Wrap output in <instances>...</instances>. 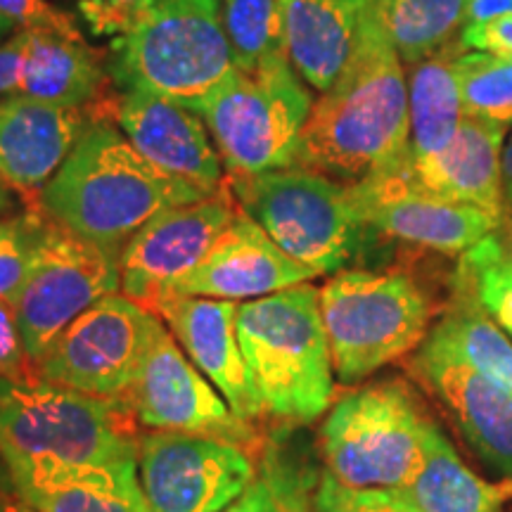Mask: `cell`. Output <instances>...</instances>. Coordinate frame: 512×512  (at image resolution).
Returning <instances> with one entry per match:
<instances>
[{
    "label": "cell",
    "instance_id": "26",
    "mask_svg": "<svg viewBox=\"0 0 512 512\" xmlns=\"http://www.w3.org/2000/svg\"><path fill=\"white\" fill-rule=\"evenodd\" d=\"M15 494L38 512H150L138 460L15 484Z\"/></svg>",
    "mask_w": 512,
    "mask_h": 512
},
{
    "label": "cell",
    "instance_id": "23",
    "mask_svg": "<svg viewBox=\"0 0 512 512\" xmlns=\"http://www.w3.org/2000/svg\"><path fill=\"white\" fill-rule=\"evenodd\" d=\"M24 60L15 95L64 110H86L102 91L107 67L83 36L22 29Z\"/></svg>",
    "mask_w": 512,
    "mask_h": 512
},
{
    "label": "cell",
    "instance_id": "43",
    "mask_svg": "<svg viewBox=\"0 0 512 512\" xmlns=\"http://www.w3.org/2000/svg\"><path fill=\"white\" fill-rule=\"evenodd\" d=\"M17 31H19V29L15 27V24L10 22V19H5L3 15H0V43H5V41H8V38L15 36Z\"/></svg>",
    "mask_w": 512,
    "mask_h": 512
},
{
    "label": "cell",
    "instance_id": "18",
    "mask_svg": "<svg viewBox=\"0 0 512 512\" xmlns=\"http://www.w3.org/2000/svg\"><path fill=\"white\" fill-rule=\"evenodd\" d=\"M316 278V273L297 264L275 245L252 216L238 209L202 264L176 287L174 294L245 304Z\"/></svg>",
    "mask_w": 512,
    "mask_h": 512
},
{
    "label": "cell",
    "instance_id": "24",
    "mask_svg": "<svg viewBox=\"0 0 512 512\" xmlns=\"http://www.w3.org/2000/svg\"><path fill=\"white\" fill-rule=\"evenodd\" d=\"M401 494L420 512H501L503 489L484 482L458 456L430 420L422 434V458Z\"/></svg>",
    "mask_w": 512,
    "mask_h": 512
},
{
    "label": "cell",
    "instance_id": "34",
    "mask_svg": "<svg viewBox=\"0 0 512 512\" xmlns=\"http://www.w3.org/2000/svg\"><path fill=\"white\" fill-rule=\"evenodd\" d=\"M313 512H420L396 489H351L325 472L313 489Z\"/></svg>",
    "mask_w": 512,
    "mask_h": 512
},
{
    "label": "cell",
    "instance_id": "38",
    "mask_svg": "<svg viewBox=\"0 0 512 512\" xmlns=\"http://www.w3.org/2000/svg\"><path fill=\"white\" fill-rule=\"evenodd\" d=\"M458 43L467 53L512 57V15L465 24Z\"/></svg>",
    "mask_w": 512,
    "mask_h": 512
},
{
    "label": "cell",
    "instance_id": "42",
    "mask_svg": "<svg viewBox=\"0 0 512 512\" xmlns=\"http://www.w3.org/2000/svg\"><path fill=\"white\" fill-rule=\"evenodd\" d=\"M0 512H38V510L31 508V505L27 501H22L19 496L0 494Z\"/></svg>",
    "mask_w": 512,
    "mask_h": 512
},
{
    "label": "cell",
    "instance_id": "36",
    "mask_svg": "<svg viewBox=\"0 0 512 512\" xmlns=\"http://www.w3.org/2000/svg\"><path fill=\"white\" fill-rule=\"evenodd\" d=\"M0 15L10 19L19 31L46 29L60 31V34L67 36H81L74 19L53 8L48 0H0Z\"/></svg>",
    "mask_w": 512,
    "mask_h": 512
},
{
    "label": "cell",
    "instance_id": "21",
    "mask_svg": "<svg viewBox=\"0 0 512 512\" xmlns=\"http://www.w3.org/2000/svg\"><path fill=\"white\" fill-rule=\"evenodd\" d=\"M88 124L86 110H64L24 95L0 98V183L10 190H41Z\"/></svg>",
    "mask_w": 512,
    "mask_h": 512
},
{
    "label": "cell",
    "instance_id": "2",
    "mask_svg": "<svg viewBox=\"0 0 512 512\" xmlns=\"http://www.w3.org/2000/svg\"><path fill=\"white\" fill-rule=\"evenodd\" d=\"M209 197L152 166L119 126L91 119L55 176L41 188L50 221L110 252L121 249L164 209Z\"/></svg>",
    "mask_w": 512,
    "mask_h": 512
},
{
    "label": "cell",
    "instance_id": "33",
    "mask_svg": "<svg viewBox=\"0 0 512 512\" xmlns=\"http://www.w3.org/2000/svg\"><path fill=\"white\" fill-rule=\"evenodd\" d=\"M43 219L36 214L0 211V299L15 304L29 273Z\"/></svg>",
    "mask_w": 512,
    "mask_h": 512
},
{
    "label": "cell",
    "instance_id": "32",
    "mask_svg": "<svg viewBox=\"0 0 512 512\" xmlns=\"http://www.w3.org/2000/svg\"><path fill=\"white\" fill-rule=\"evenodd\" d=\"M223 512H313V496L309 498L302 472L294 470L283 453L268 451L254 482Z\"/></svg>",
    "mask_w": 512,
    "mask_h": 512
},
{
    "label": "cell",
    "instance_id": "35",
    "mask_svg": "<svg viewBox=\"0 0 512 512\" xmlns=\"http://www.w3.org/2000/svg\"><path fill=\"white\" fill-rule=\"evenodd\" d=\"M152 0H81L79 12L95 36H124Z\"/></svg>",
    "mask_w": 512,
    "mask_h": 512
},
{
    "label": "cell",
    "instance_id": "27",
    "mask_svg": "<svg viewBox=\"0 0 512 512\" xmlns=\"http://www.w3.org/2000/svg\"><path fill=\"white\" fill-rule=\"evenodd\" d=\"M432 330L477 373L512 394V337L486 313L460 273L451 304Z\"/></svg>",
    "mask_w": 512,
    "mask_h": 512
},
{
    "label": "cell",
    "instance_id": "37",
    "mask_svg": "<svg viewBox=\"0 0 512 512\" xmlns=\"http://www.w3.org/2000/svg\"><path fill=\"white\" fill-rule=\"evenodd\" d=\"M34 373V363L24 347L17 311L12 302L0 299V377L3 380H24Z\"/></svg>",
    "mask_w": 512,
    "mask_h": 512
},
{
    "label": "cell",
    "instance_id": "14",
    "mask_svg": "<svg viewBox=\"0 0 512 512\" xmlns=\"http://www.w3.org/2000/svg\"><path fill=\"white\" fill-rule=\"evenodd\" d=\"M128 406L138 425L147 430L214 434L240 444L254 439L249 422L233 413L223 394L185 356L164 325L147 351L128 394Z\"/></svg>",
    "mask_w": 512,
    "mask_h": 512
},
{
    "label": "cell",
    "instance_id": "6",
    "mask_svg": "<svg viewBox=\"0 0 512 512\" xmlns=\"http://www.w3.org/2000/svg\"><path fill=\"white\" fill-rule=\"evenodd\" d=\"M238 207L287 256L318 275L347 271L375 238L356 207L351 185L309 169L230 178Z\"/></svg>",
    "mask_w": 512,
    "mask_h": 512
},
{
    "label": "cell",
    "instance_id": "44",
    "mask_svg": "<svg viewBox=\"0 0 512 512\" xmlns=\"http://www.w3.org/2000/svg\"><path fill=\"white\" fill-rule=\"evenodd\" d=\"M10 209H12L10 188L5 183H0V211H10Z\"/></svg>",
    "mask_w": 512,
    "mask_h": 512
},
{
    "label": "cell",
    "instance_id": "5",
    "mask_svg": "<svg viewBox=\"0 0 512 512\" xmlns=\"http://www.w3.org/2000/svg\"><path fill=\"white\" fill-rule=\"evenodd\" d=\"M223 0H152L114 38L110 74L121 91L150 93L200 112L238 72Z\"/></svg>",
    "mask_w": 512,
    "mask_h": 512
},
{
    "label": "cell",
    "instance_id": "30",
    "mask_svg": "<svg viewBox=\"0 0 512 512\" xmlns=\"http://www.w3.org/2000/svg\"><path fill=\"white\" fill-rule=\"evenodd\" d=\"M458 273L470 283L479 304L512 337V249L496 233L460 254Z\"/></svg>",
    "mask_w": 512,
    "mask_h": 512
},
{
    "label": "cell",
    "instance_id": "4",
    "mask_svg": "<svg viewBox=\"0 0 512 512\" xmlns=\"http://www.w3.org/2000/svg\"><path fill=\"white\" fill-rule=\"evenodd\" d=\"M235 328L261 415L313 422L330 411L335 366L318 287L302 283L240 304Z\"/></svg>",
    "mask_w": 512,
    "mask_h": 512
},
{
    "label": "cell",
    "instance_id": "17",
    "mask_svg": "<svg viewBox=\"0 0 512 512\" xmlns=\"http://www.w3.org/2000/svg\"><path fill=\"white\" fill-rule=\"evenodd\" d=\"M114 119L155 169L214 195L223 188V162L202 114L150 93L126 91Z\"/></svg>",
    "mask_w": 512,
    "mask_h": 512
},
{
    "label": "cell",
    "instance_id": "31",
    "mask_svg": "<svg viewBox=\"0 0 512 512\" xmlns=\"http://www.w3.org/2000/svg\"><path fill=\"white\" fill-rule=\"evenodd\" d=\"M460 81H463L465 114L512 126V57L482 53L458 55Z\"/></svg>",
    "mask_w": 512,
    "mask_h": 512
},
{
    "label": "cell",
    "instance_id": "29",
    "mask_svg": "<svg viewBox=\"0 0 512 512\" xmlns=\"http://www.w3.org/2000/svg\"><path fill=\"white\" fill-rule=\"evenodd\" d=\"M221 12L235 67L242 72L287 57L283 0H223Z\"/></svg>",
    "mask_w": 512,
    "mask_h": 512
},
{
    "label": "cell",
    "instance_id": "8",
    "mask_svg": "<svg viewBox=\"0 0 512 512\" xmlns=\"http://www.w3.org/2000/svg\"><path fill=\"white\" fill-rule=\"evenodd\" d=\"M313 98L290 57H275L252 72L233 74L202 107L223 169L230 178L292 169Z\"/></svg>",
    "mask_w": 512,
    "mask_h": 512
},
{
    "label": "cell",
    "instance_id": "25",
    "mask_svg": "<svg viewBox=\"0 0 512 512\" xmlns=\"http://www.w3.org/2000/svg\"><path fill=\"white\" fill-rule=\"evenodd\" d=\"M460 43L411 64L408 79V119H411V157L444 150L465 119L463 81H460Z\"/></svg>",
    "mask_w": 512,
    "mask_h": 512
},
{
    "label": "cell",
    "instance_id": "40",
    "mask_svg": "<svg viewBox=\"0 0 512 512\" xmlns=\"http://www.w3.org/2000/svg\"><path fill=\"white\" fill-rule=\"evenodd\" d=\"M512 15V0H465V24Z\"/></svg>",
    "mask_w": 512,
    "mask_h": 512
},
{
    "label": "cell",
    "instance_id": "3",
    "mask_svg": "<svg viewBox=\"0 0 512 512\" xmlns=\"http://www.w3.org/2000/svg\"><path fill=\"white\" fill-rule=\"evenodd\" d=\"M131 406L31 375L0 377V458L15 484L138 460Z\"/></svg>",
    "mask_w": 512,
    "mask_h": 512
},
{
    "label": "cell",
    "instance_id": "13",
    "mask_svg": "<svg viewBox=\"0 0 512 512\" xmlns=\"http://www.w3.org/2000/svg\"><path fill=\"white\" fill-rule=\"evenodd\" d=\"M235 214L238 207L230 188L200 202L164 209L121 249V292L152 311L202 264Z\"/></svg>",
    "mask_w": 512,
    "mask_h": 512
},
{
    "label": "cell",
    "instance_id": "41",
    "mask_svg": "<svg viewBox=\"0 0 512 512\" xmlns=\"http://www.w3.org/2000/svg\"><path fill=\"white\" fill-rule=\"evenodd\" d=\"M503 200L505 211L512 214V131L503 145Z\"/></svg>",
    "mask_w": 512,
    "mask_h": 512
},
{
    "label": "cell",
    "instance_id": "16",
    "mask_svg": "<svg viewBox=\"0 0 512 512\" xmlns=\"http://www.w3.org/2000/svg\"><path fill=\"white\" fill-rule=\"evenodd\" d=\"M413 373L437 396L467 446L512 482V394L477 373L437 332H427Z\"/></svg>",
    "mask_w": 512,
    "mask_h": 512
},
{
    "label": "cell",
    "instance_id": "12",
    "mask_svg": "<svg viewBox=\"0 0 512 512\" xmlns=\"http://www.w3.org/2000/svg\"><path fill=\"white\" fill-rule=\"evenodd\" d=\"M240 441L150 430L138 444V479L150 512H223L254 482Z\"/></svg>",
    "mask_w": 512,
    "mask_h": 512
},
{
    "label": "cell",
    "instance_id": "19",
    "mask_svg": "<svg viewBox=\"0 0 512 512\" xmlns=\"http://www.w3.org/2000/svg\"><path fill=\"white\" fill-rule=\"evenodd\" d=\"M238 306L223 299L169 294L152 311L169 325L185 356L219 389L233 413L249 422L259 418L261 406L235 328Z\"/></svg>",
    "mask_w": 512,
    "mask_h": 512
},
{
    "label": "cell",
    "instance_id": "28",
    "mask_svg": "<svg viewBox=\"0 0 512 512\" xmlns=\"http://www.w3.org/2000/svg\"><path fill=\"white\" fill-rule=\"evenodd\" d=\"M382 27L406 67L458 41L465 0H377Z\"/></svg>",
    "mask_w": 512,
    "mask_h": 512
},
{
    "label": "cell",
    "instance_id": "20",
    "mask_svg": "<svg viewBox=\"0 0 512 512\" xmlns=\"http://www.w3.org/2000/svg\"><path fill=\"white\" fill-rule=\"evenodd\" d=\"M508 126L465 114L463 124L444 150L411 157L408 174L420 188L448 202L486 211L505 221L503 145Z\"/></svg>",
    "mask_w": 512,
    "mask_h": 512
},
{
    "label": "cell",
    "instance_id": "1",
    "mask_svg": "<svg viewBox=\"0 0 512 512\" xmlns=\"http://www.w3.org/2000/svg\"><path fill=\"white\" fill-rule=\"evenodd\" d=\"M408 159L406 64L382 27L377 0H366L354 53L335 83L313 100L294 166L354 185Z\"/></svg>",
    "mask_w": 512,
    "mask_h": 512
},
{
    "label": "cell",
    "instance_id": "10",
    "mask_svg": "<svg viewBox=\"0 0 512 512\" xmlns=\"http://www.w3.org/2000/svg\"><path fill=\"white\" fill-rule=\"evenodd\" d=\"M162 325L155 311L124 292L107 294L60 332L34 373L74 392L128 403Z\"/></svg>",
    "mask_w": 512,
    "mask_h": 512
},
{
    "label": "cell",
    "instance_id": "11",
    "mask_svg": "<svg viewBox=\"0 0 512 512\" xmlns=\"http://www.w3.org/2000/svg\"><path fill=\"white\" fill-rule=\"evenodd\" d=\"M119 290L117 252L43 219L29 273L12 304L31 363L41 361L72 320Z\"/></svg>",
    "mask_w": 512,
    "mask_h": 512
},
{
    "label": "cell",
    "instance_id": "15",
    "mask_svg": "<svg viewBox=\"0 0 512 512\" xmlns=\"http://www.w3.org/2000/svg\"><path fill=\"white\" fill-rule=\"evenodd\" d=\"M408 162L351 185L358 211L377 235L453 256L465 254L503 226L486 211L448 202L420 188L408 174Z\"/></svg>",
    "mask_w": 512,
    "mask_h": 512
},
{
    "label": "cell",
    "instance_id": "39",
    "mask_svg": "<svg viewBox=\"0 0 512 512\" xmlns=\"http://www.w3.org/2000/svg\"><path fill=\"white\" fill-rule=\"evenodd\" d=\"M24 60V31L0 43V98L15 95Z\"/></svg>",
    "mask_w": 512,
    "mask_h": 512
},
{
    "label": "cell",
    "instance_id": "7",
    "mask_svg": "<svg viewBox=\"0 0 512 512\" xmlns=\"http://www.w3.org/2000/svg\"><path fill=\"white\" fill-rule=\"evenodd\" d=\"M320 313L339 382L366 380L411 354L432 330V302L411 275L347 268L320 287Z\"/></svg>",
    "mask_w": 512,
    "mask_h": 512
},
{
    "label": "cell",
    "instance_id": "9",
    "mask_svg": "<svg viewBox=\"0 0 512 512\" xmlns=\"http://www.w3.org/2000/svg\"><path fill=\"white\" fill-rule=\"evenodd\" d=\"M427 422L406 382H375L342 396L320 430L328 475L351 489L401 491L420 465Z\"/></svg>",
    "mask_w": 512,
    "mask_h": 512
},
{
    "label": "cell",
    "instance_id": "22",
    "mask_svg": "<svg viewBox=\"0 0 512 512\" xmlns=\"http://www.w3.org/2000/svg\"><path fill=\"white\" fill-rule=\"evenodd\" d=\"M366 0H283L287 57L313 91L323 93L354 53Z\"/></svg>",
    "mask_w": 512,
    "mask_h": 512
}]
</instances>
